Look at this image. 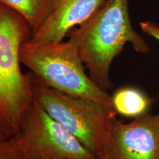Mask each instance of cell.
<instances>
[{"mask_svg": "<svg viewBox=\"0 0 159 159\" xmlns=\"http://www.w3.org/2000/svg\"><path fill=\"white\" fill-rule=\"evenodd\" d=\"M78 47L89 75L105 91L111 89L110 69L114 59L130 43L139 53H147L148 45L131 25L128 0H105L94 15L69 33Z\"/></svg>", "mask_w": 159, "mask_h": 159, "instance_id": "1", "label": "cell"}, {"mask_svg": "<svg viewBox=\"0 0 159 159\" xmlns=\"http://www.w3.org/2000/svg\"><path fill=\"white\" fill-rule=\"evenodd\" d=\"M31 33L19 13L0 4V122L8 137L19 134L33 102V74L24 75L20 68L21 45Z\"/></svg>", "mask_w": 159, "mask_h": 159, "instance_id": "2", "label": "cell"}, {"mask_svg": "<svg viewBox=\"0 0 159 159\" xmlns=\"http://www.w3.org/2000/svg\"><path fill=\"white\" fill-rule=\"evenodd\" d=\"M33 95L34 102L101 159L117 120L114 108L52 88L33 74Z\"/></svg>", "mask_w": 159, "mask_h": 159, "instance_id": "3", "label": "cell"}, {"mask_svg": "<svg viewBox=\"0 0 159 159\" xmlns=\"http://www.w3.org/2000/svg\"><path fill=\"white\" fill-rule=\"evenodd\" d=\"M20 58L22 64L49 87L114 108L111 95L85 72L78 47L72 38L58 42L28 39L21 45Z\"/></svg>", "mask_w": 159, "mask_h": 159, "instance_id": "4", "label": "cell"}, {"mask_svg": "<svg viewBox=\"0 0 159 159\" xmlns=\"http://www.w3.org/2000/svg\"><path fill=\"white\" fill-rule=\"evenodd\" d=\"M19 134L33 159H99L34 101L24 116Z\"/></svg>", "mask_w": 159, "mask_h": 159, "instance_id": "5", "label": "cell"}, {"mask_svg": "<svg viewBox=\"0 0 159 159\" xmlns=\"http://www.w3.org/2000/svg\"><path fill=\"white\" fill-rule=\"evenodd\" d=\"M101 159H159L158 115L116 120Z\"/></svg>", "mask_w": 159, "mask_h": 159, "instance_id": "6", "label": "cell"}, {"mask_svg": "<svg viewBox=\"0 0 159 159\" xmlns=\"http://www.w3.org/2000/svg\"><path fill=\"white\" fill-rule=\"evenodd\" d=\"M105 0H58L41 25L32 32L29 40L36 42L63 41L76 26L86 22Z\"/></svg>", "mask_w": 159, "mask_h": 159, "instance_id": "7", "label": "cell"}, {"mask_svg": "<svg viewBox=\"0 0 159 159\" xmlns=\"http://www.w3.org/2000/svg\"><path fill=\"white\" fill-rule=\"evenodd\" d=\"M57 2L58 0H0V4L19 13L33 32L49 16Z\"/></svg>", "mask_w": 159, "mask_h": 159, "instance_id": "8", "label": "cell"}, {"mask_svg": "<svg viewBox=\"0 0 159 159\" xmlns=\"http://www.w3.org/2000/svg\"><path fill=\"white\" fill-rule=\"evenodd\" d=\"M111 97L116 114L126 117L138 118L146 114L152 102L142 91L132 87L119 89Z\"/></svg>", "mask_w": 159, "mask_h": 159, "instance_id": "9", "label": "cell"}, {"mask_svg": "<svg viewBox=\"0 0 159 159\" xmlns=\"http://www.w3.org/2000/svg\"><path fill=\"white\" fill-rule=\"evenodd\" d=\"M0 159H33L25 141L19 134L0 142Z\"/></svg>", "mask_w": 159, "mask_h": 159, "instance_id": "10", "label": "cell"}, {"mask_svg": "<svg viewBox=\"0 0 159 159\" xmlns=\"http://www.w3.org/2000/svg\"><path fill=\"white\" fill-rule=\"evenodd\" d=\"M140 27L144 33L159 41V25L152 21H142Z\"/></svg>", "mask_w": 159, "mask_h": 159, "instance_id": "11", "label": "cell"}, {"mask_svg": "<svg viewBox=\"0 0 159 159\" xmlns=\"http://www.w3.org/2000/svg\"><path fill=\"white\" fill-rule=\"evenodd\" d=\"M7 138H9V137L7 136V134H6L5 129H4L1 122H0V142L5 140V139H7Z\"/></svg>", "mask_w": 159, "mask_h": 159, "instance_id": "12", "label": "cell"}, {"mask_svg": "<svg viewBox=\"0 0 159 159\" xmlns=\"http://www.w3.org/2000/svg\"><path fill=\"white\" fill-rule=\"evenodd\" d=\"M35 159H66V158H56V157H40V158H38Z\"/></svg>", "mask_w": 159, "mask_h": 159, "instance_id": "13", "label": "cell"}, {"mask_svg": "<svg viewBox=\"0 0 159 159\" xmlns=\"http://www.w3.org/2000/svg\"><path fill=\"white\" fill-rule=\"evenodd\" d=\"M158 99H159V92H158ZM158 117H159V114H158Z\"/></svg>", "mask_w": 159, "mask_h": 159, "instance_id": "14", "label": "cell"}]
</instances>
